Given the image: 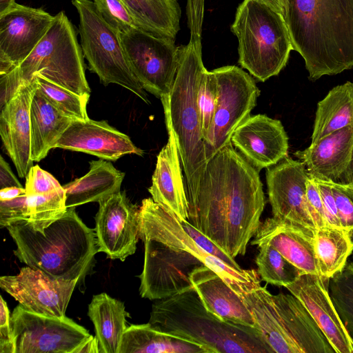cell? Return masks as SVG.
I'll list each match as a JSON object with an SVG mask.
<instances>
[{
    "label": "cell",
    "instance_id": "bcb514c9",
    "mask_svg": "<svg viewBox=\"0 0 353 353\" xmlns=\"http://www.w3.org/2000/svg\"><path fill=\"white\" fill-rule=\"evenodd\" d=\"M20 187L22 185L12 172L10 165L2 156L0 157V188Z\"/></svg>",
    "mask_w": 353,
    "mask_h": 353
},
{
    "label": "cell",
    "instance_id": "4316f807",
    "mask_svg": "<svg viewBox=\"0 0 353 353\" xmlns=\"http://www.w3.org/2000/svg\"><path fill=\"white\" fill-rule=\"evenodd\" d=\"M125 174L110 162L100 159L90 162V170L84 176L63 185L67 208L102 199L121 190Z\"/></svg>",
    "mask_w": 353,
    "mask_h": 353
},
{
    "label": "cell",
    "instance_id": "d590c367",
    "mask_svg": "<svg viewBox=\"0 0 353 353\" xmlns=\"http://www.w3.org/2000/svg\"><path fill=\"white\" fill-rule=\"evenodd\" d=\"M39 91L63 114L74 121L89 119L87 104L90 96H81L37 74L34 78Z\"/></svg>",
    "mask_w": 353,
    "mask_h": 353
},
{
    "label": "cell",
    "instance_id": "603a6c76",
    "mask_svg": "<svg viewBox=\"0 0 353 353\" xmlns=\"http://www.w3.org/2000/svg\"><path fill=\"white\" fill-rule=\"evenodd\" d=\"M315 232L274 217L266 219L250 242L268 243L302 273L321 276L314 243Z\"/></svg>",
    "mask_w": 353,
    "mask_h": 353
},
{
    "label": "cell",
    "instance_id": "816d5d0a",
    "mask_svg": "<svg viewBox=\"0 0 353 353\" xmlns=\"http://www.w3.org/2000/svg\"><path fill=\"white\" fill-rule=\"evenodd\" d=\"M15 3V0H0V15L6 13Z\"/></svg>",
    "mask_w": 353,
    "mask_h": 353
},
{
    "label": "cell",
    "instance_id": "d4e9b609",
    "mask_svg": "<svg viewBox=\"0 0 353 353\" xmlns=\"http://www.w3.org/2000/svg\"><path fill=\"white\" fill-rule=\"evenodd\" d=\"M168 142L157 156L148 191L154 201L168 209L179 219L188 220V201L179 150L173 131L168 130Z\"/></svg>",
    "mask_w": 353,
    "mask_h": 353
},
{
    "label": "cell",
    "instance_id": "c3c4849f",
    "mask_svg": "<svg viewBox=\"0 0 353 353\" xmlns=\"http://www.w3.org/2000/svg\"><path fill=\"white\" fill-rule=\"evenodd\" d=\"M76 353H99V342L97 337L91 336L77 349Z\"/></svg>",
    "mask_w": 353,
    "mask_h": 353
},
{
    "label": "cell",
    "instance_id": "f1b7e54d",
    "mask_svg": "<svg viewBox=\"0 0 353 353\" xmlns=\"http://www.w3.org/2000/svg\"><path fill=\"white\" fill-rule=\"evenodd\" d=\"M119 353H213L208 347L153 327L131 325L125 331Z\"/></svg>",
    "mask_w": 353,
    "mask_h": 353
},
{
    "label": "cell",
    "instance_id": "b9f144b4",
    "mask_svg": "<svg viewBox=\"0 0 353 353\" xmlns=\"http://www.w3.org/2000/svg\"><path fill=\"white\" fill-rule=\"evenodd\" d=\"M30 220L26 194L9 200H0V226L7 228L20 221Z\"/></svg>",
    "mask_w": 353,
    "mask_h": 353
},
{
    "label": "cell",
    "instance_id": "f6af8a7d",
    "mask_svg": "<svg viewBox=\"0 0 353 353\" xmlns=\"http://www.w3.org/2000/svg\"><path fill=\"white\" fill-rule=\"evenodd\" d=\"M312 178L317 184L322 198L327 225L341 228L337 208L329 183L314 177Z\"/></svg>",
    "mask_w": 353,
    "mask_h": 353
},
{
    "label": "cell",
    "instance_id": "9a60e30c",
    "mask_svg": "<svg viewBox=\"0 0 353 353\" xmlns=\"http://www.w3.org/2000/svg\"><path fill=\"white\" fill-rule=\"evenodd\" d=\"M95 216L98 251L121 261L134 254L139 239V207L121 190L99 201Z\"/></svg>",
    "mask_w": 353,
    "mask_h": 353
},
{
    "label": "cell",
    "instance_id": "ee69618b",
    "mask_svg": "<svg viewBox=\"0 0 353 353\" xmlns=\"http://www.w3.org/2000/svg\"><path fill=\"white\" fill-rule=\"evenodd\" d=\"M10 312L6 301L0 296V353H15V345L10 325Z\"/></svg>",
    "mask_w": 353,
    "mask_h": 353
},
{
    "label": "cell",
    "instance_id": "8d00e7d4",
    "mask_svg": "<svg viewBox=\"0 0 353 353\" xmlns=\"http://www.w3.org/2000/svg\"><path fill=\"white\" fill-rule=\"evenodd\" d=\"M30 210L28 221L34 230H43L68 210L65 205V192L60 190L41 194L27 196Z\"/></svg>",
    "mask_w": 353,
    "mask_h": 353
},
{
    "label": "cell",
    "instance_id": "6da1fadb",
    "mask_svg": "<svg viewBox=\"0 0 353 353\" xmlns=\"http://www.w3.org/2000/svg\"><path fill=\"white\" fill-rule=\"evenodd\" d=\"M265 205L259 172L231 143L208 161L188 221L235 259L256 234Z\"/></svg>",
    "mask_w": 353,
    "mask_h": 353
},
{
    "label": "cell",
    "instance_id": "e0dca14e",
    "mask_svg": "<svg viewBox=\"0 0 353 353\" xmlns=\"http://www.w3.org/2000/svg\"><path fill=\"white\" fill-rule=\"evenodd\" d=\"M307 170L300 160L287 156L266 168L268 199L273 217L316 232L307 205Z\"/></svg>",
    "mask_w": 353,
    "mask_h": 353
},
{
    "label": "cell",
    "instance_id": "4dcf8cb0",
    "mask_svg": "<svg viewBox=\"0 0 353 353\" xmlns=\"http://www.w3.org/2000/svg\"><path fill=\"white\" fill-rule=\"evenodd\" d=\"M353 125V83L336 85L317 104L311 143Z\"/></svg>",
    "mask_w": 353,
    "mask_h": 353
},
{
    "label": "cell",
    "instance_id": "5bb4252c",
    "mask_svg": "<svg viewBox=\"0 0 353 353\" xmlns=\"http://www.w3.org/2000/svg\"><path fill=\"white\" fill-rule=\"evenodd\" d=\"M144 243V263L139 276L140 295L150 300L170 297L193 288L192 272L204 265L191 253L159 241L140 238Z\"/></svg>",
    "mask_w": 353,
    "mask_h": 353
},
{
    "label": "cell",
    "instance_id": "9c48e42d",
    "mask_svg": "<svg viewBox=\"0 0 353 353\" xmlns=\"http://www.w3.org/2000/svg\"><path fill=\"white\" fill-rule=\"evenodd\" d=\"M72 3L79 14L81 47L90 70L97 74L103 85H121L150 104L131 69L120 33L102 18L93 1L72 0Z\"/></svg>",
    "mask_w": 353,
    "mask_h": 353
},
{
    "label": "cell",
    "instance_id": "d6986e66",
    "mask_svg": "<svg viewBox=\"0 0 353 353\" xmlns=\"http://www.w3.org/2000/svg\"><path fill=\"white\" fill-rule=\"evenodd\" d=\"M231 143L259 172L288 156V137L283 125L265 114L248 118L234 130Z\"/></svg>",
    "mask_w": 353,
    "mask_h": 353
},
{
    "label": "cell",
    "instance_id": "836d02e7",
    "mask_svg": "<svg viewBox=\"0 0 353 353\" xmlns=\"http://www.w3.org/2000/svg\"><path fill=\"white\" fill-rule=\"evenodd\" d=\"M257 246L259 250L256 257L257 272L263 281L285 288L301 274L270 243H263Z\"/></svg>",
    "mask_w": 353,
    "mask_h": 353
},
{
    "label": "cell",
    "instance_id": "f35d334b",
    "mask_svg": "<svg viewBox=\"0 0 353 353\" xmlns=\"http://www.w3.org/2000/svg\"><path fill=\"white\" fill-rule=\"evenodd\" d=\"M217 99V83L214 72L205 70L201 77L197 94L202 134L204 137L212 122Z\"/></svg>",
    "mask_w": 353,
    "mask_h": 353
},
{
    "label": "cell",
    "instance_id": "52a82bcc",
    "mask_svg": "<svg viewBox=\"0 0 353 353\" xmlns=\"http://www.w3.org/2000/svg\"><path fill=\"white\" fill-rule=\"evenodd\" d=\"M254 327L276 353H336L302 303L293 294H272L261 285L241 297Z\"/></svg>",
    "mask_w": 353,
    "mask_h": 353
},
{
    "label": "cell",
    "instance_id": "f546056e",
    "mask_svg": "<svg viewBox=\"0 0 353 353\" xmlns=\"http://www.w3.org/2000/svg\"><path fill=\"white\" fill-rule=\"evenodd\" d=\"M88 314L94 326L99 353H119L129 316L124 304L103 292L93 296Z\"/></svg>",
    "mask_w": 353,
    "mask_h": 353
},
{
    "label": "cell",
    "instance_id": "f907efd6",
    "mask_svg": "<svg viewBox=\"0 0 353 353\" xmlns=\"http://www.w3.org/2000/svg\"><path fill=\"white\" fill-rule=\"evenodd\" d=\"M342 183L348 184L353 188V150L351 160L344 176Z\"/></svg>",
    "mask_w": 353,
    "mask_h": 353
},
{
    "label": "cell",
    "instance_id": "8fae6325",
    "mask_svg": "<svg viewBox=\"0 0 353 353\" xmlns=\"http://www.w3.org/2000/svg\"><path fill=\"white\" fill-rule=\"evenodd\" d=\"M217 83L214 114L204 137L208 161L231 143L234 130L256 106L260 90L254 80L241 68L226 65L212 70Z\"/></svg>",
    "mask_w": 353,
    "mask_h": 353
},
{
    "label": "cell",
    "instance_id": "3957f363",
    "mask_svg": "<svg viewBox=\"0 0 353 353\" xmlns=\"http://www.w3.org/2000/svg\"><path fill=\"white\" fill-rule=\"evenodd\" d=\"M15 243L14 256L20 262L54 279L84 281L99 252L94 229L85 225L75 212L67 211L43 232L28 221L6 228Z\"/></svg>",
    "mask_w": 353,
    "mask_h": 353
},
{
    "label": "cell",
    "instance_id": "d6a6232c",
    "mask_svg": "<svg viewBox=\"0 0 353 353\" xmlns=\"http://www.w3.org/2000/svg\"><path fill=\"white\" fill-rule=\"evenodd\" d=\"M316 253L321 276L332 278L346 265L353 252V241L347 230L325 225L314 234Z\"/></svg>",
    "mask_w": 353,
    "mask_h": 353
},
{
    "label": "cell",
    "instance_id": "ab89813d",
    "mask_svg": "<svg viewBox=\"0 0 353 353\" xmlns=\"http://www.w3.org/2000/svg\"><path fill=\"white\" fill-rule=\"evenodd\" d=\"M333 194L341 228L353 230V188L348 184L328 182Z\"/></svg>",
    "mask_w": 353,
    "mask_h": 353
},
{
    "label": "cell",
    "instance_id": "7c38bea8",
    "mask_svg": "<svg viewBox=\"0 0 353 353\" xmlns=\"http://www.w3.org/2000/svg\"><path fill=\"white\" fill-rule=\"evenodd\" d=\"M120 37L131 69L142 88L159 99L168 94L179 64V48L174 39L139 28Z\"/></svg>",
    "mask_w": 353,
    "mask_h": 353
},
{
    "label": "cell",
    "instance_id": "60d3db41",
    "mask_svg": "<svg viewBox=\"0 0 353 353\" xmlns=\"http://www.w3.org/2000/svg\"><path fill=\"white\" fill-rule=\"evenodd\" d=\"M26 178L27 196L50 193L63 188L51 174L38 165L30 168Z\"/></svg>",
    "mask_w": 353,
    "mask_h": 353
},
{
    "label": "cell",
    "instance_id": "7dc6e473",
    "mask_svg": "<svg viewBox=\"0 0 353 353\" xmlns=\"http://www.w3.org/2000/svg\"><path fill=\"white\" fill-rule=\"evenodd\" d=\"M26 194V189L20 187H8L0 190V200H9Z\"/></svg>",
    "mask_w": 353,
    "mask_h": 353
},
{
    "label": "cell",
    "instance_id": "4fadbf2b",
    "mask_svg": "<svg viewBox=\"0 0 353 353\" xmlns=\"http://www.w3.org/2000/svg\"><path fill=\"white\" fill-rule=\"evenodd\" d=\"M15 353H76L92 335L64 316L35 313L19 304L10 316Z\"/></svg>",
    "mask_w": 353,
    "mask_h": 353
},
{
    "label": "cell",
    "instance_id": "ac0fdd59",
    "mask_svg": "<svg viewBox=\"0 0 353 353\" xmlns=\"http://www.w3.org/2000/svg\"><path fill=\"white\" fill-rule=\"evenodd\" d=\"M79 283L78 279H54L39 270L29 266L22 268L19 274L2 276L0 287L19 304L35 313L63 317Z\"/></svg>",
    "mask_w": 353,
    "mask_h": 353
},
{
    "label": "cell",
    "instance_id": "83f0119b",
    "mask_svg": "<svg viewBox=\"0 0 353 353\" xmlns=\"http://www.w3.org/2000/svg\"><path fill=\"white\" fill-rule=\"evenodd\" d=\"M72 121L37 88L30 107L32 160L39 162L46 157Z\"/></svg>",
    "mask_w": 353,
    "mask_h": 353
},
{
    "label": "cell",
    "instance_id": "484cf974",
    "mask_svg": "<svg viewBox=\"0 0 353 353\" xmlns=\"http://www.w3.org/2000/svg\"><path fill=\"white\" fill-rule=\"evenodd\" d=\"M190 281L210 312L234 323L254 327L241 298L214 270L205 265L199 266L192 272Z\"/></svg>",
    "mask_w": 353,
    "mask_h": 353
},
{
    "label": "cell",
    "instance_id": "e575fe53",
    "mask_svg": "<svg viewBox=\"0 0 353 353\" xmlns=\"http://www.w3.org/2000/svg\"><path fill=\"white\" fill-rule=\"evenodd\" d=\"M329 294L334 307L353 343V262L329 280Z\"/></svg>",
    "mask_w": 353,
    "mask_h": 353
},
{
    "label": "cell",
    "instance_id": "7bdbcfd3",
    "mask_svg": "<svg viewBox=\"0 0 353 353\" xmlns=\"http://www.w3.org/2000/svg\"><path fill=\"white\" fill-rule=\"evenodd\" d=\"M307 205L316 230L327 225L322 198L315 181L310 176L306 181Z\"/></svg>",
    "mask_w": 353,
    "mask_h": 353
},
{
    "label": "cell",
    "instance_id": "7402d4cb",
    "mask_svg": "<svg viewBox=\"0 0 353 353\" xmlns=\"http://www.w3.org/2000/svg\"><path fill=\"white\" fill-rule=\"evenodd\" d=\"M54 148L81 152L108 161H116L125 154L142 156L130 138L110 125L106 121H72Z\"/></svg>",
    "mask_w": 353,
    "mask_h": 353
},
{
    "label": "cell",
    "instance_id": "ba28073f",
    "mask_svg": "<svg viewBox=\"0 0 353 353\" xmlns=\"http://www.w3.org/2000/svg\"><path fill=\"white\" fill-rule=\"evenodd\" d=\"M231 30L239 41V63L261 82L278 75L294 50L283 16L255 0L239 6Z\"/></svg>",
    "mask_w": 353,
    "mask_h": 353
},
{
    "label": "cell",
    "instance_id": "1f68e13d",
    "mask_svg": "<svg viewBox=\"0 0 353 353\" xmlns=\"http://www.w3.org/2000/svg\"><path fill=\"white\" fill-rule=\"evenodd\" d=\"M142 29L175 39L180 30L181 8L177 0H121Z\"/></svg>",
    "mask_w": 353,
    "mask_h": 353
},
{
    "label": "cell",
    "instance_id": "44dd1931",
    "mask_svg": "<svg viewBox=\"0 0 353 353\" xmlns=\"http://www.w3.org/2000/svg\"><path fill=\"white\" fill-rule=\"evenodd\" d=\"M37 83L21 86L1 108L0 135L18 175L24 178L33 165L31 159L30 107Z\"/></svg>",
    "mask_w": 353,
    "mask_h": 353
},
{
    "label": "cell",
    "instance_id": "8992f818",
    "mask_svg": "<svg viewBox=\"0 0 353 353\" xmlns=\"http://www.w3.org/2000/svg\"><path fill=\"white\" fill-rule=\"evenodd\" d=\"M83 57L72 23L63 11L59 12L30 54L19 66L0 75V108L37 74L76 94L90 96Z\"/></svg>",
    "mask_w": 353,
    "mask_h": 353
},
{
    "label": "cell",
    "instance_id": "2e32d148",
    "mask_svg": "<svg viewBox=\"0 0 353 353\" xmlns=\"http://www.w3.org/2000/svg\"><path fill=\"white\" fill-rule=\"evenodd\" d=\"M54 16L15 3L0 15V75L19 66L50 28Z\"/></svg>",
    "mask_w": 353,
    "mask_h": 353
},
{
    "label": "cell",
    "instance_id": "74e56055",
    "mask_svg": "<svg viewBox=\"0 0 353 353\" xmlns=\"http://www.w3.org/2000/svg\"><path fill=\"white\" fill-rule=\"evenodd\" d=\"M92 1L102 18L120 34L132 29H142L129 8L121 0Z\"/></svg>",
    "mask_w": 353,
    "mask_h": 353
},
{
    "label": "cell",
    "instance_id": "5b68a950",
    "mask_svg": "<svg viewBox=\"0 0 353 353\" xmlns=\"http://www.w3.org/2000/svg\"><path fill=\"white\" fill-rule=\"evenodd\" d=\"M179 48V64L170 93L161 101L167 130L174 134L187 183L188 204L196 199L208 160L197 105L200 81L206 70L201 42Z\"/></svg>",
    "mask_w": 353,
    "mask_h": 353
},
{
    "label": "cell",
    "instance_id": "7a4b0ae2",
    "mask_svg": "<svg viewBox=\"0 0 353 353\" xmlns=\"http://www.w3.org/2000/svg\"><path fill=\"white\" fill-rule=\"evenodd\" d=\"M284 19L310 81L353 69V0H285Z\"/></svg>",
    "mask_w": 353,
    "mask_h": 353
},
{
    "label": "cell",
    "instance_id": "681fc988",
    "mask_svg": "<svg viewBox=\"0 0 353 353\" xmlns=\"http://www.w3.org/2000/svg\"><path fill=\"white\" fill-rule=\"evenodd\" d=\"M266 4L274 10L281 14L283 17L285 14V0H255Z\"/></svg>",
    "mask_w": 353,
    "mask_h": 353
},
{
    "label": "cell",
    "instance_id": "30bf717a",
    "mask_svg": "<svg viewBox=\"0 0 353 353\" xmlns=\"http://www.w3.org/2000/svg\"><path fill=\"white\" fill-rule=\"evenodd\" d=\"M139 222V239H152L191 253L218 274L240 297L261 285L257 270H236L206 252L185 232L181 219L152 198L142 201Z\"/></svg>",
    "mask_w": 353,
    "mask_h": 353
},
{
    "label": "cell",
    "instance_id": "ffe728a7",
    "mask_svg": "<svg viewBox=\"0 0 353 353\" xmlns=\"http://www.w3.org/2000/svg\"><path fill=\"white\" fill-rule=\"evenodd\" d=\"M329 280L302 273L285 288L302 303L336 353H353V343L329 294Z\"/></svg>",
    "mask_w": 353,
    "mask_h": 353
},
{
    "label": "cell",
    "instance_id": "cb8c5ba5",
    "mask_svg": "<svg viewBox=\"0 0 353 353\" xmlns=\"http://www.w3.org/2000/svg\"><path fill=\"white\" fill-rule=\"evenodd\" d=\"M353 150V125L338 130L311 143L294 155L314 178L342 183Z\"/></svg>",
    "mask_w": 353,
    "mask_h": 353
},
{
    "label": "cell",
    "instance_id": "277c9868",
    "mask_svg": "<svg viewBox=\"0 0 353 353\" xmlns=\"http://www.w3.org/2000/svg\"><path fill=\"white\" fill-rule=\"evenodd\" d=\"M148 323L155 329L203 345L213 353H272L255 327L210 312L194 287L154 303Z\"/></svg>",
    "mask_w": 353,
    "mask_h": 353
}]
</instances>
